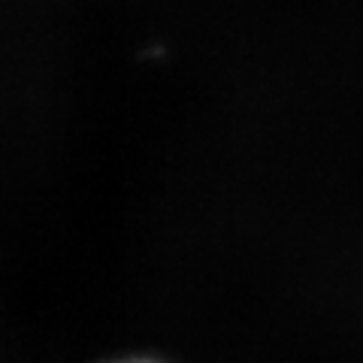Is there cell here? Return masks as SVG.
<instances>
[{"label": "cell", "instance_id": "cell-1", "mask_svg": "<svg viewBox=\"0 0 363 363\" xmlns=\"http://www.w3.org/2000/svg\"><path fill=\"white\" fill-rule=\"evenodd\" d=\"M130 363H152V360H130Z\"/></svg>", "mask_w": 363, "mask_h": 363}]
</instances>
